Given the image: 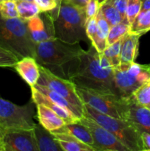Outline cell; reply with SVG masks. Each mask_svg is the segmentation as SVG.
<instances>
[{
	"instance_id": "4316f807",
	"label": "cell",
	"mask_w": 150,
	"mask_h": 151,
	"mask_svg": "<svg viewBox=\"0 0 150 151\" xmlns=\"http://www.w3.org/2000/svg\"><path fill=\"white\" fill-rule=\"evenodd\" d=\"M132 97L138 104L150 111V80L140 86Z\"/></svg>"
},
{
	"instance_id": "836d02e7",
	"label": "cell",
	"mask_w": 150,
	"mask_h": 151,
	"mask_svg": "<svg viewBox=\"0 0 150 151\" xmlns=\"http://www.w3.org/2000/svg\"><path fill=\"white\" fill-rule=\"evenodd\" d=\"M106 1H110V2L118 10H119L121 16H122L124 23H126L129 24L126 16V10L128 0H106Z\"/></svg>"
},
{
	"instance_id": "74e56055",
	"label": "cell",
	"mask_w": 150,
	"mask_h": 151,
	"mask_svg": "<svg viewBox=\"0 0 150 151\" xmlns=\"http://www.w3.org/2000/svg\"><path fill=\"white\" fill-rule=\"evenodd\" d=\"M141 10H150V0H141Z\"/></svg>"
},
{
	"instance_id": "ba28073f",
	"label": "cell",
	"mask_w": 150,
	"mask_h": 151,
	"mask_svg": "<svg viewBox=\"0 0 150 151\" xmlns=\"http://www.w3.org/2000/svg\"><path fill=\"white\" fill-rule=\"evenodd\" d=\"M38 66L40 78L37 83L45 86L53 91L59 93L78 109L83 111L84 104L76 93L75 84L70 80L64 79L57 76L42 65L38 64Z\"/></svg>"
},
{
	"instance_id": "4dcf8cb0",
	"label": "cell",
	"mask_w": 150,
	"mask_h": 151,
	"mask_svg": "<svg viewBox=\"0 0 150 151\" xmlns=\"http://www.w3.org/2000/svg\"><path fill=\"white\" fill-rule=\"evenodd\" d=\"M141 0H128L126 16L129 25H131L141 10Z\"/></svg>"
},
{
	"instance_id": "8fae6325",
	"label": "cell",
	"mask_w": 150,
	"mask_h": 151,
	"mask_svg": "<svg viewBox=\"0 0 150 151\" xmlns=\"http://www.w3.org/2000/svg\"><path fill=\"white\" fill-rule=\"evenodd\" d=\"M114 82L117 94L124 98L131 97L141 85L150 80L149 72L140 76H135L127 71V66L120 65L113 69Z\"/></svg>"
},
{
	"instance_id": "3957f363",
	"label": "cell",
	"mask_w": 150,
	"mask_h": 151,
	"mask_svg": "<svg viewBox=\"0 0 150 151\" xmlns=\"http://www.w3.org/2000/svg\"><path fill=\"white\" fill-rule=\"evenodd\" d=\"M0 46L11 52L20 60L35 57L36 44L28 30L26 21L19 17L5 19L0 15Z\"/></svg>"
},
{
	"instance_id": "7a4b0ae2",
	"label": "cell",
	"mask_w": 150,
	"mask_h": 151,
	"mask_svg": "<svg viewBox=\"0 0 150 151\" xmlns=\"http://www.w3.org/2000/svg\"><path fill=\"white\" fill-rule=\"evenodd\" d=\"M49 12L53 18L55 38L69 44H78L88 39L85 8L60 0L57 7Z\"/></svg>"
},
{
	"instance_id": "8992f818",
	"label": "cell",
	"mask_w": 150,
	"mask_h": 151,
	"mask_svg": "<svg viewBox=\"0 0 150 151\" xmlns=\"http://www.w3.org/2000/svg\"><path fill=\"white\" fill-rule=\"evenodd\" d=\"M78 44H69L57 38L36 44L35 60L44 67H57L61 69L63 65L76 58L82 52Z\"/></svg>"
},
{
	"instance_id": "6da1fadb",
	"label": "cell",
	"mask_w": 150,
	"mask_h": 151,
	"mask_svg": "<svg viewBox=\"0 0 150 151\" xmlns=\"http://www.w3.org/2000/svg\"><path fill=\"white\" fill-rule=\"evenodd\" d=\"M67 64L69 69L64 75L76 86L118 94L113 69L101 64L99 53L92 44Z\"/></svg>"
},
{
	"instance_id": "60d3db41",
	"label": "cell",
	"mask_w": 150,
	"mask_h": 151,
	"mask_svg": "<svg viewBox=\"0 0 150 151\" xmlns=\"http://www.w3.org/2000/svg\"><path fill=\"white\" fill-rule=\"evenodd\" d=\"M145 66H146V67L147 70H148L150 73V64H146V65H145Z\"/></svg>"
},
{
	"instance_id": "83f0119b",
	"label": "cell",
	"mask_w": 150,
	"mask_h": 151,
	"mask_svg": "<svg viewBox=\"0 0 150 151\" xmlns=\"http://www.w3.org/2000/svg\"><path fill=\"white\" fill-rule=\"evenodd\" d=\"M130 31V25L121 22L110 27L107 38V46L121 39Z\"/></svg>"
},
{
	"instance_id": "1f68e13d",
	"label": "cell",
	"mask_w": 150,
	"mask_h": 151,
	"mask_svg": "<svg viewBox=\"0 0 150 151\" xmlns=\"http://www.w3.org/2000/svg\"><path fill=\"white\" fill-rule=\"evenodd\" d=\"M41 12H49L54 10L60 1L58 0H34Z\"/></svg>"
},
{
	"instance_id": "cb8c5ba5",
	"label": "cell",
	"mask_w": 150,
	"mask_h": 151,
	"mask_svg": "<svg viewBox=\"0 0 150 151\" xmlns=\"http://www.w3.org/2000/svg\"><path fill=\"white\" fill-rule=\"evenodd\" d=\"M122 39V38H121ZM121 39L106 47L101 54L108 60L113 69L119 67L121 65Z\"/></svg>"
},
{
	"instance_id": "9a60e30c",
	"label": "cell",
	"mask_w": 150,
	"mask_h": 151,
	"mask_svg": "<svg viewBox=\"0 0 150 151\" xmlns=\"http://www.w3.org/2000/svg\"><path fill=\"white\" fill-rule=\"evenodd\" d=\"M141 35L128 32L121 43V65L129 66L135 62L138 53L139 38Z\"/></svg>"
},
{
	"instance_id": "b9f144b4",
	"label": "cell",
	"mask_w": 150,
	"mask_h": 151,
	"mask_svg": "<svg viewBox=\"0 0 150 151\" xmlns=\"http://www.w3.org/2000/svg\"><path fill=\"white\" fill-rule=\"evenodd\" d=\"M19 1H34V0H19Z\"/></svg>"
},
{
	"instance_id": "d6a6232c",
	"label": "cell",
	"mask_w": 150,
	"mask_h": 151,
	"mask_svg": "<svg viewBox=\"0 0 150 151\" xmlns=\"http://www.w3.org/2000/svg\"><path fill=\"white\" fill-rule=\"evenodd\" d=\"M100 5L96 0H89L85 7V13L86 16V21L94 17L96 15Z\"/></svg>"
},
{
	"instance_id": "8d00e7d4",
	"label": "cell",
	"mask_w": 150,
	"mask_h": 151,
	"mask_svg": "<svg viewBox=\"0 0 150 151\" xmlns=\"http://www.w3.org/2000/svg\"><path fill=\"white\" fill-rule=\"evenodd\" d=\"M66 1H69L71 4H74V5L78 7H80V8H85V5L87 4L88 1L89 0H66Z\"/></svg>"
},
{
	"instance_id": "5bb4252c",
	"label": "cell",
	"mask_w": 150,
	"mask_h": 151,
	"mask_svg": "<svg viewBox=\"0 0 150 151\" xmlns=\"http://www.w3.org/2000/svg\"><path fill=\"white\" fill-rule=\"evenodd\" d=\"M14 69L29 86L32 87L37 84L40 78V70L35 58H22L15 65Z\"/></svg>"
},
{
	"instance_id": "ffe728a7",
	"label": "cell",
	"mask_w": 150,
	"mask_h": 151,
	"mask_svg": "<svg viewBox=\"0 0 150 151\" xmlns=\"http://www.w3.org/2000/svg\"><path fill=\"white\" fill-rule=\"evenodd\" d=\"M50 132L66 133V134H71L75 138L79 139V141L82 142L85 144L88 145L94 149V140H93L91 132L86 126L81 124L78 121L76 122H72V123H66L59 129L50 131Z\"/></svg>"
},
{
	"instance_id": "5b68a950",
	"label": "cell",
	"mask_w": 150,
	"mask_h": 151,
	"mask_svg": "<svg viewBox=\"0 0 150 151\" xmlns=\"http://www.w3.org/2000/svg\"><path fill=\"white\" fill-rule=\"evenodd\" d=\"M76 91L83 104L112 117L128 120L129 97L124 98L114 93L78 86H76Z\"/></svg>"
},
{
	"instance_id": "7402d4cb",
	"label": "cell",
	"mask_w": 150,
	"mask_h": 151,
	"mask_svg": "<svg viewBox=\"0 0 150 151\" xmlns=\"http://www.w3.org/2000/svg\"><path fill=\"white\" fill-rule=\"evenodd\" d=\"M64 151H95L88 145L66 133L51 132Z\"/></svg>"
},
{
	"instance_id": "e0dca14e",
	"label": "cell",
	"mask_w": 150,
	"mask_h": 151,
	"mask_svg": "<svg viewBox=\"0 0 150 151\" xmlns=\"http://www.w3.org/2000/svg\"><path fill=\"white\" fill-rule=\"evenodd\" d=\"M33 131L38 151H63L52 134L41 124H35Z\"/></svg>"
},
{
	"instance_id": "603a6c76",
	"label": "cell",
	"mask_w": 150,
	"mask_h": 151,
	"mask_svg": "<svg viewBox=\"0 0 150 151\" xmlns=\"http://www.w3.org/2000/svg\"><path fill=\"white\" fill-rule=\"evenodd\" d=\"M150 30V10H141L130 25L132 33L142 35Z\"/></svg>"
},
{
	"instance_id": "2e32d148",
	"label": "cell",
	"mask_w": 150,
	"mask_h": 151,
	"mask_svg": "<svg viewBox=\"0 0 150 151\" xmlns=\"http://www.w3.org/2000/svg\"><path fill=\"white\" fill-rule=\"evenodd\" d=\"M31 91H32V102L35 105H44L48 107L54 113L57 114L59 116H60L62 119H64L66 123H72V122H76L79 120V119L74 114L50 100L48 97L39 92L34 87H31Z\"/></svg>"
},
{
	"instance_id": "30bf717a",
	"label": "cell",
	"mask_w": 150,
	"mask_h": 151,
	"mask_svg": "<svg viewBox=\"0 0 150 151\" xmlns=\"http://www.w3.org/2000/svg\"><path fill=\"white\" fill-rule=\"evenodd\" d=\"M1 151H38L33 129L2 130Z\"/></svg>"
},
{
	"instance_id": "277c9868",
	"label": "cell",
	"mask_w": 150,
	"mask_h": 151,
	"mask_svg": "<svg viewBox=\"0 0 150 151\" xmlns=\"http://www.w3.org/2000/svg\"><path fill=\"white\" fill-rule=\"evenodd\" d=\"M83 113L113 134L129 151H144L141 133L131 122L112 117L87 104H84Z\"/></svg>"
},
{
	"instance_id": "ac0fdd59",
	"label": "cell",
	"mask_w": 150,
	"mask_h": 151,
	"mask_svg": "<svg viewBox=\"0 0 150 151\" xmlns=\"http://www.w3.org/2000/svg\"><path fill=\"white\" fill-rule=\"evenodd\" d=\"M37 115L40 124L49 131L59 129L65 125L64 119L44 105H36Z\"/></svg>"
},
{
	"instance_id": "f546056e",
	"label": "cell",
	"mask_w": 150,
	"mask_h": 151,
	"mask_svg": "<svg viewBox=\"0 0 150 151\" xmlns=\"http://www.w3.org/2000/svg\"><path fill=\"white\" fill-rule=\"evenodd\" d=\"M19 59L11 52L0 46V67L14 68Z\"/></svg>"
},
{
	"instance_id": "e575fe53",
	"label": "cell",
	"mask_w": 150,
	"mask_h": 151,
	"mask_svg": "<svg viewBox=\"0 0 150 151\" xmlns=\"http://www.w3.org/2000/svg\"><path fill=\"white\" fill-rule=\"evenodd\" d=\"M97 32V24L96 16L90 19L86 22V34L88 39L93 42L94 41Z\"/></svg>"
},
{
	"instance_id": "f35d334b",
	"label": "cell",
	"mask_w": 150,
	"mask_h": 151,
	"mask_svg": "<svg viewBox=\"0 0 150 151\" xmlns=\"http://www.w3.org/2000/svg\"><path fill=\"white\" fill-rule=\"evenodd\" d=\"M1 137H2V130L0 128V151H1Z\"/></svg>"
},
{
	"instance_id": "52a82bcc",
	"label": "cell",
	"mask_w": 150,
	"mask_h": 151,
	"mask_svg": "<svg viewBox=\"0 0 150 151\" xmlns=\"http://www.w3.org/2000/svg\"><path fill=\"white\" fill-rule=\"evenodd\" d=\"M33 104L32 102L18 106L0 97V128L33 129L35 125Z\"/></svg>"
},
{
	"instance_id": "44dd1931",
	"label": "cell",
	"mask_w": 150,
	"mask_h": 151,
	"mask_svg": "<svg viewBox=\"0 0 150 151\" xmlns=\"http://www.w3.org/2000/svg\"><path fill=\"white\" fill-rule=\"evenodd\" d=\"M96 19L97 24L96 35L94 41L91 43L99 53H102L107 47V38L110 27L107 20L104 19L100 9H99L96 15Z\"/></svg>"
},
{
	"instance_id": "7c38bea8",
	"label": "cell",
	"mask_w": 150,
	"mask_h": 151,
	"mask_svg": "<svg viewBox=\"0 0 150 151\" xmlns=\"http://www.w3.org/2000/svg\"><path fill=\"white\" fill-rule=\"evenodd\" d=\"M28 30L35 44L55 38L53 18L50 12H40L26 21Z\"/></svg>"
},
{
	"instance_id": "d4e9b609",
	"label": "cell",
	"mask_w": 150,
	"mask_h": 151,
	"mask_svg": "<svg viewBox=\"0 0 150 151\" xmlns=\"http://www.w3.org/2000/svg\"><path fill=\"white\" fill-rule=\"evenodd\" d=\"M19 17L24 21L29 20L40 13V10L35 1H19L16 0Z\"/></svg>"
},
{
	"instance_id": "d590c367",
	"label": "cell",
	"mask_w": 150,
	"mask_h": 151,
	"mask_svg": "<svg viewBox=\"0 0 150 151\" xmlns=\"http://www.w3.org/2000/svg\"><path fill=\"white\" fill-rule=\"evenodd\" d=\"M141 139L144 151H150V134L146 132L141 133Z\"/></svg>"
},
{
	"instance_id": "ab89813d",
	"label": "cell",
	"mask_w": 150,
	"mask_h": 151,
	"mask_svg": "<svg viewBox=\"0 0 150 151\" xmlns=\"http://www.w3.org/2000/svg\"><path fill=\"white\" fill-rule=\"evenodd\" d=\"M96 1H98L99 4V5H101V4H102L103 3H104V2H105V1H106V0H96Z\"/></svg>"
},
{
	"instance_id": "9c48e42d",
	"label": "cell",
	"mask_w": 150,
	"mask_h": 151,
	"mask_svg": "<svg viewBox=\"0 0 150 151\" xmlns=\"http://www.w3.org/2000/svg\"><path fill=\"white\" fill-rule=\"evenodd\" d=\"M78 122L86 126L90 131L96 151H129L113 134L94 119L84 115Z\"/></svg>"
},
{
	"instance_id": "f1b7e54d",
	"label": "cell",
	"mask_w": 150,
	"mask_h": 151,
	"mask_svg": "<svg viewBox=\"0 0 150 151\" xmlns=\"http://www.w3.org/2000/svg\"><path fill=\"white\" fill-rule=\"evenodd\" d=\"M0 15L5 19L19 17L16 0H0Z\"/></svg>"
},
{
	"instance_id": "d6986e66",
	"label": "cell",
	"mask_w": 150,
	"mask_h": 151,
	"mask_svg": "<svg viewBox=\"0 0 150 151\" xmlns=\"http://www.w3.org/2000/svg\"><path fill=\"white\" fill-rule=\"evenodd\" d=\"M32 87L36 88L39 92H41V94H43L44 95H45L46 97H48L50 100L54 102V103H56V104L58 105V106L63 107V109H66V110L71 112V113L74 114L79 119H80L82 116H84L83 111H80L79 109H78L76 106H74L73 104H71L70 102L68 101L65 97H63V96L60 95L59 93L53 91L52 89L45 86L40 85V84L38 83L35 84V85Z\"/></svg>"
},
{
	"instance_id": "484cf974",
	"label": "cell",
	"mask_w": 150,
	"mask_h": 151,
	"mask_svg": "<svg viewBox=\"0 0 150 151\" xmlns=\"http://www.w3.org/2000/svg\"><path fill=\"white\" fill-rule=\"evenodd\" d=\"M99 9L110 27L114 26L117 24L123 22V19L119 10L110 1H106L105 2L101 4Z\"/></svg>"
},
{
	"instance_id": "4fadbf2b",
	"label": "cell",
	"mask_w": 150,
	"mask_h": 151,
	"mask_svg": "<svg viewBox=\"0 0 150 151\" xmlns=\"http://www.w3.org/2000/svg\"><path fill=\"white\" fill-rule=\"evenodd\" d=\"M128 121L132 122L141 133L150 134V111L138 104L131 96L128 98Z\"/></svg>"
}]
</instances>
